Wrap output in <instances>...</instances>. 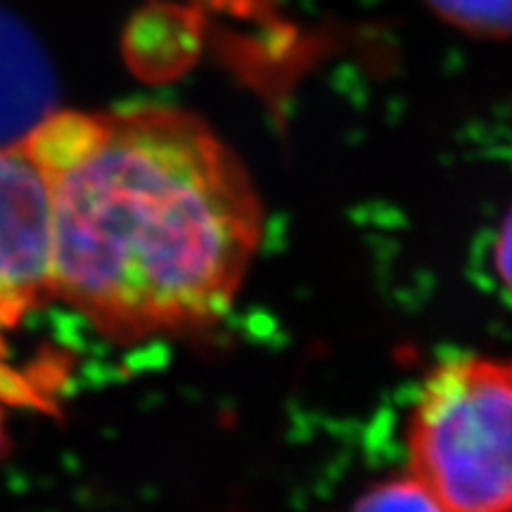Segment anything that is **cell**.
Instances as JSON below:
<instances>
[{
	"instance_id": "7a4b0ae2",
	"label": "cell",
	"mask_w": 512,
	"mask_h": 512,
	"mask_svg": "<svg viewBox=\"0 0 512 512\" xmlns=\"http://www.w3.org/2000/svg\"><path fill=\"white\" fill-rule=\"evenodd\" d=\"M413 477L446 512H512V358L427 375L408 427Z\"/></svg>"
},
{
	"instance_id": "ba28073f",
	"label": "cell",
	"mask_w": 512,
	"mask_h": 512,
	"mask_svg": "<svg viewBox=\"0 0 512 512\" xmlns=\"http://www.w3.org/2000/svg\"><path fill=\"white\" fill-rule=\"evenodd\" d=\"M494 268H496L498 280H501L503 287L512 297V209H510V214L503 219L501 230H498V235H496Z\"/></svg>"
},
{
	"instance_id": "277c9868",
	"label": "cell",
	"mask_w": 512,
	"mask_h": 512,
	"mask_svg": "<svg viewBox=\"0 0 512 512\" xmlns=\"http://www.w3.org/2000/svg\"><path fill=\"white\" fill-rule=\"evenodd\" d=\"M57 83L31 31L0 10V147L29 136L55 110Z\"/></svg>"
},
{
	"instance_id": "5b68a950",
	"label": "cell",
	"mask_w": 512,
	"mask_h": 512,
	"mask_svg": "<svg viewBox=\"0 0 512 512\" xmlns=\"http://www.w3.org/2000/svg\"><path fill=\"white\" fill-rule=\"evenodd\" d=\"M202 15L190 5L150 0L133 15L124 34L131 69L150 81H169L188 72L202 48Z\"/></svg>"
},
{
	"instance_id": "52a82bcc",
	"label": "cell",
	"mask_w": 512,
	"mask_h": 512,
	"mask_svg": "<svg viewBox=\"0 0 512 512\" xmlns=\"http://www.w3.org/2000/svg\"><path fill=\"white\" fill-rule=\"evenodd\" d=\"M351 512H446L415 477L387 479L358 498Z\"/></svg>"
},
{
	"instance_id": "9c48e42d",
	"label": "cell",
	"mask_w": 512,
	"mask_h": 512,
	"mask_svg": "<svg viewBox=\"0 0 512 512\" xmlns=\"http://www.w3.org/2000/svg\"><path fill=\"white\" fill-rule=\"evenodd\" d=\"M5 451V434H3V425H0V458H3Z\"/></svg>"
},
{
	"instance_id": "3957f363",
	"label": "cell",
	"mask_w": 512,
	"mask_h": 512,
	"mask_svg": "<svg viewBox=\"0 0 512 512\" xmlns=\"http://www.w3.org/2000/svg\"><path fill=\"white\" fill-rule=\"evenodd\" d=\"M55 207L48 174L27 145L0 147V330L50 294Z\"/></svg>"
},
{
	"instance_id": "8992f818",
	"label": "cell",
	"mask_w": 512,
	"mask_h": 512,
	"mask_svg": "<svg viewBox=\"0 0 512 512\" xmlns=\"http://www.w3.org/2000/svg\"><path fill=\"white\" fill-rule=\"evenodd\" d=\"M448 24L479 38L512 36V0H425Z\"/></svg>"
},
{
	"instance_id": "6da1fadb",
	"label": "cell",
	"mask_w": 512,
	"mask_h": 512,
	"mask_svg": "<svg viewBox=\"0 0 512 512\" xmlns=\"http://www.w3.org/2000/svg\"><path fill=\"white\" fill-rule=\"evenodd\" d=\"M48 174L55 294L121 342L211 325L261 238V202L209 126L166 107L50 114L22 140Z\"/></svg>"
}]
</instances>
